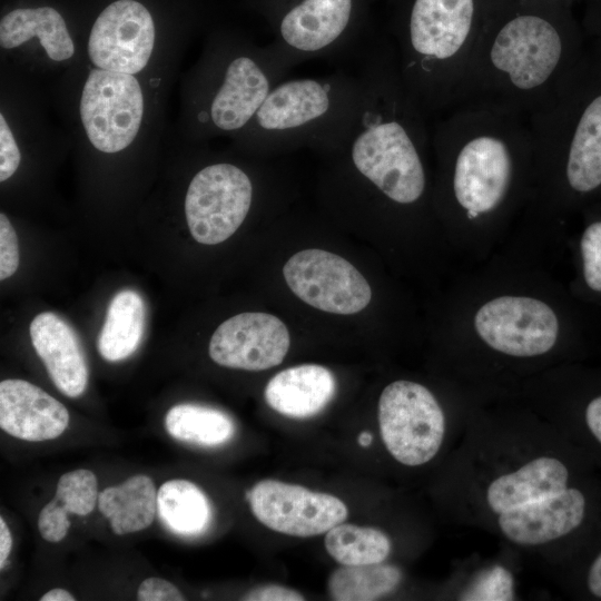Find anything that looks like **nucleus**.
I'll use <instances>...</instances> for the list:
<instances>
[{
	"label": "nucleus",
	"instance_id": "1",
	"mask_svg": "<svg viewBox=\"0 0 601 601\" xmlns=\"http://www.w3.org/2000/svg\"><path fill=\"white\" fill-rule=\"evenodd\" d=\"M584 40L572 7L492 0L465 72L460 104L485 100L529 117L577 67L587 50Z\"/></svg>",
	"mask_w": 601,
	"mask_h": 601
},
{
	"label": "nucleus",
	"instance_id": "2",
	"mask_svg": "<svg viewBox=\"0 0 601 601\" xmlns=\"http://www.w3.org/2000/svg\"><path fill=\"white\" fill-rule=\"evenodd\" d=\"M431 140L449 173L453 203L470 220L496 211L516 186L520 170L534 160L528 117L485 100L452 108Z\"/></svg>",
	"mask_w": 601,
	"mask_h": 601
},
{
	"label": "nucleus",
	"instance_id": "3",
	"mask_svg": "<svg viewBox=\"0 0 601 601\" xmlns=\"http://www.w3.org/2000/svg\"><path fill=\"white\" fill-rule=\"evenodd\" d=\"M491 1H403L391 41L403 82L426 115L460 105Z\"/></svg>",
	"mask_w": 601,
	"mask_h": 601
},
{
	"label": "nucleus",
	"instance_id": "4",
	"mask_svg": "<svg viewBox=\"0 0 601 601\" xmlns=\"http://www.w3.org/2000/svg\"><path fill=\"white\" fill-rule=\"evenodd\" d=\"M534 160L568 197L601 191V49L588 46L553 97L528 117Z\"/></svg>",
	"mask_w": 601,
	"mask_h": 601
},
{
	"label": "nucleus",
	"instance_id": "5",
	"mask_svg": "<svg viewBox=\"0 0 601 601\" xmlns=\"http://www.w3.org/2000/svg\"><path fill=\"white\" fill-rule=\"evenodd\" d=\"M359 99L356 72L285 78L242 130L243 140L272 154L302 146L333 152L347 135Z\"/></svg>",
	"mask_w": 601,
	"mask_h": 601
},
{
	"label": "nucleus",
	"instance_id": "6",
	"mask_svg": "<svg viewBox=\"0 0 601 601\" xmlns=\"http://www.w3.org/2000/svg\"><path fill=\"white\" fill-rule=\"evenodd\" d=\"M296 66L272 43L265 48H235L217 69L207 107L196 115L200 126L217 131H242L270 90Z\"/></svg>",
	"mask_w": 601,
	"mask_h": 601
},
{
	"label": "nucleus",
	"instance_id": "7",
	"mask_svg": "<svg viewBox=\"0 0 601 601\" xmlns=\"http://www.w3.org/2000/svg\"><path fill=\"white\" fill-rule=\"evenodd\" d=\"M378 424L390 454L407 466L430 462L445 434L441 405L428 388L412 381L388 384L378 400Z\"/></svg>",
	"mask_w": 601,
	"mask_h": 601
},
{
	"label": "nucleus",
	"instance_id": "8",
	"mask_svg": "<svg viewBox=\"0 0 601 601\" xmlns=\"http://www.w3.org/2000/svg\"><path fill=\"white\" fill-rule=\"evenodd\" d=\"M355 0H297L279 12L273 42L295 66L312 59L355 58Z\"/></svg>",
	"mask_w": 601,
	"mask_h": 601
},
{
	"label": "nucleus",
	"instance_id": "9",
	"mask_svg": "<svg viewBox=\"0 0 601 601\" xmlns=\"http://www.w3.org/2000/svg\"><path fill=\"white\" fill-rule=\"evenodd\" d=\"M253 199L254 184L243 168L231 162L205 166L190 180L185 197L191 236L204 245L226 240L244 223Z\"/></svg>",
	"mask_w": 601,
	"mask_h": 601
},
{
	"label": "nucleus",
	"instance_id": "10",
	"mask_svg": "<svg viewBox=\"0 0 601 601\" xmlns=\"http://www.w3.org/2000/svg\"><path fill=\"white\" fill-rule=\"evenodd\" d=\"M80 115L95 148L108 154L125 149L136 138L144 115L138 80L129 73L91 70L83 86Z\"/></svg>",
	"mask_w": 601,
	"mask_h": 601
},
{
	"label": "nucleus",
	"instance_id": "11",
	"mask_svg": "<svg viewBox=\"0 0 601 601\" xmlns=\"http://www.w3.org/2000/svg\"><path fill=\"white\" fill-rule=\"evenodd\" d=\"M290 290L303 302L324 312L352 315L371 302L364 276L343 257L317 248L290 256L283 267Z\"/></svg>",
	"mask_w": 601,
	"mask_h": 601
},
{
	"label": "nucleus",
	"instance_id": "12",
	"mask_svg": "<svg viewBox=\"0 0 601 601\" xmlns=\"http://www.w3.org/2000/svg\"><path fill=\"white\" fill-rule=\"evenodd\" d=\"M474 327L494 351L532 357L545 354L556 343L559 321L544 302L525 296H501L482 305Z\"/></svg>",
	"mask_w": 601,
	"mask_h": 601
},
{
	"label": "nucleus",
	"instance_id": "13",
	"mask_svg": "<svg viewBox=\"0 0 601 601\" xmlns=\"http://www.w3.org/2000/svg\"><path fill=\"white\" fill-rule=\"evenodd\" d=\"M254 516L266 528L293 536L326 533L345 521L338 497L277 480H263L246 495Z\"/></svg>",
	"mask_w": 601,
	"mask_h": 601
},
{
	"label": "nucleus",
	"instance_id": "14",
	"mask_svg": "<svg viewBox=\"0 0 601 601\" xmlns=\"http://www.w3.org/2000/svg\"><path fill=\"white\" fill-rule=\"evenodd\" d=\"M154 43L155 24L150 12L135 0H118L96 19L88 55L100 69L135 75L148 63Z\"/></svg>",
	"mask_w": 601,
	"mask_h": 601
},
{
	"label": "nucleus",
	"instance_id": "15",
	"mask_svg": "<svg viewBox=\"0 0 601 601\" xmlns=\"http://www.w3.org/2000/svg\"><path fill=\"white\" fill-rule=\"evenodd\" d=\"M289 333L276 316L248 312L223 322L209 342V356L218 365L245 371L277 366L289 348Z\"/></svg>",
	"mask_w": 601,
	"mask_h": 601
},
{
	"label": "nucleus",
	"instance_id": "16",
	"mask_svg": "<svg viewBox=\"0 0 601 601\" xmlns=\"http://www.w3.org/2000/svg\"><path fill=\"white\" fill-rule=\"evenodd\" d=\"M588 514V497L579 487L563 491L499 514L501 533L520 545H538L575 531Z\"/></svg>",
	"mask_w": 601,
	"mask_h": 601
},
{
	"label": "nucleus",
	"instance_id": "17",
	"mask_svg": "<svg viewBox=\"0 0 601 601\" xmlns=\"http://www.w3.org/2000/svg\"><path fill=\"white\" fill-rule=\"evenodd\" d=\"M69 424L66 406L23 380L0 383V427L9 435L42 442L60 436Z\"/></svg>",
	"mask_w": 601,
	"mask_h": 601
},
{
	"label": "nucleus",
	"instance_id": "18",
	"mask_svg": "<svg viewBox=\"0 0 601 601\" xmlns=\"http://www.w3.org/2000/svg\"><path fill=\"white\" fill-rule=\"evenodd\" d=\"M38 356L56 387L75 398L87 388L89 371L86 356L73 328L52 312L37 315L29 327Z\"/></svg>",
	"mask_w": 601,
	"mask_h": 601
},
{
	"label": "nucleus",
	"instance_id": "19",
	"mask_svg": "<svg viewBox=\"0 0 601 601\" xmlns=\"http://www.w3.org/2000/svg\"><path fill=\"white\" fill-rule=\"evenodd\" d=\"M570 470L553 456H538L493 479L485 492L491 511L500 514L554 495L569 486Z\"/></svg>",
	"mask_w": 601,
	"mask_h": 601
},
{
	"label": "nucleus",
	"instance_id": "20",
	"mask_svg": "<svg viewBox=\"0 0 601 601\" xmlns=\"http://www.w3.org/2000/svg\"><path fill=\"white\" fill-rule=\"evenodd\" d=\"M336 381L329 370L304 364L277 373L265 387V400L276 412L294 418L319 413L334 397Z\"/></svg>",
	"mask_w": 601,
	"mask_h": 601
},
{
	"label": "nucleus",
	"instance_id": "21",
	"mask_svg": "<svg viewBox=\"0 0 601 601\" xmlns=\"http://www.w3.org/2000/svg\"><path fill=\"white\" fill-rule=\"evenodd\" d=\"M38 37L55 61L72 57L75 46L62 16L51 7L16 9L0 22V45L12 49Z\"/></svg>",
	"mask_w": 601,
	"mask_h": 601
},
{
	"label": "nucleus",
	"instance_id": "22",
	"mask_svg": "<svg viewBox=\"0 0 601 601\" xmlns=\"http://www.w3.org/2000/svg\"><path fill=\"white\" fill-rule=\"evenodd\" d=\"M98 509L109 520L117 535L147 529L157 512V492L154 481L137 474L124 483L99 492Z\"/></svg>",
	"mask_w": 601,
	"mask_h": 601
},
{
	"label": "nucleus",
	"instance_id": "23",
	"mask_svg": "<svg viewBox=\"0 0 601 601\" xmlns=\"http://www.w3.org/2000/svg\"><path fill=\"white\" fill-rule=\"evenodd\" d=\"M146 306L135 290L118 292L107 309L98 337V351L109 362L122 361L132 355L144 337Z\"/></svg>",
	"mask_w": 601,
	"mask_h": 601
},
{
	"label": "nucleus",
	"instance_id": "24",
	"mask_svg": "<svg viewBox=\"0 0 601 601\" xmlns=\"http://www.w3.org/2000/svg\"><path fill=\"white\" fill-rule=\"evenodd\" d=\"M157 512L171 532L184 536L205 532L211 521V506L205 493L193 482L181 479L160 485Z\"/></svg>",
	"mask_w": 601,
	"mask_h": 601
},
{
	"label": "nucleus",
	"instance_id": "25",
	"mask_svg": "<svg viewBox=\"0 0 601 601\" xmlns=\"http://www.w3.org/2000/svg\"><path fill=\"white\" fill-rule=\"evenodd\" d=\"M165 427L178 441L201 446H218L231 439V418L216 408L197 404H177L165 416Z\"/></svg>",
	"mask_w": 601,
	"mask_h": 601
},
{
	"label": "nucleus",
	"instance_id": "26",
	"mask_svg": "<svg viewBox=\"0 0 601 601\" xmlns=\"http://www.w3.org/2000/svg\"><path fill=\"white\" fill-rule=\"evenodd\" d=\"M402 580L400 569L383 562L343 565L329 575L328 593L336 601L376 600L394 591Z\"/></svg>",
	"mask_w": 601,
	"mask_h": 601
},
{
	"label": "nucleus",
	"instance_id": "27",
	"mask_svg": "<svg viewBox=\"0 0 601 601\" xmlns=\"http://www.w3.org/2000/svg\"><path fill=\"white\" fill-rule=\"evenodd\" d=\"M324 542L327 553L342 565L383 562L392 548L383 531L343 522L326 532Z\"/></svg>",
	"mask_w": 601,
	"mask_h": 601
},
{
	"label": "nucleus",
	"instance_id": "28",
	"mask_svg": "<svg viewBox=\"0 0 601 601\" xmlns=\"http://www.w3.org/2000/svg\"><path fill=\"white\" fill-rule=\"evenodd\" d=\"M98 495V481L95 473L79 469L60 476L55 499L69 514L85 516L96 508Z\"/></svg>",
	"mask_w": 601,
	"mask_h": 601
},
{
	"label": "nucleus",
	"instance_id": "29",
	"mask_svg": "<svg viewBox=\"0 0 601 601\" xmlns=\"http://www.w3.org/2000/svg\"><path fill=\"white\" fill-rule=\"evenodd\" d=\"M514 597V580L511 573L494 566L483 573L474 584L462 593V600H512Z\"/></svg>",
	"mask_w": 601,
	"mask_h": 601
},
{
	"label": "nucleus",
	"instance_id": "30",
	"mask_svg": "<svg viewBox=\"0 0 601 601\" xmlns=\"http://www.w3.org/2000/svg\"><path fill=\"white\" fill-rule=\"evenodd\" d=\"M583 278L587 286L601 293V220L589 224L580 239Z\"/></svg>",
	"mask_w": 601,
	"mask_h": 601
},
{
	"label": "nucleus",
	"instance_id": "31",
	"mask_svg": "<svg viewBox=\"0 0 601 601\" xmlns=\"http://www.w3.org/2000/svg\"><path fill=\"white\" fill-rule=\"evenodd\" d=\"M68 514L57 499L53 497L47 503L38 516V530L41 538L51 543L63 540L70 528Z\"/></svg>",
	"mask_w": 601,
	"mask_h": 601
},
{
	"label": "nucleus",
	"instance_id": "32",
	"mask_svg": "<svg viewBox=\"0 0 601 601\" xmlns=\"http://www.w3.org/2000/svg\"><path fill=\"white\" fill-rule=\"evenodd\" d=\"M19 245L16 230L8 217L0 214V279L13 275L19 266Z\"/></svg>",
	"mask_w": 601,
	"mask_h": 601
},
{
	"label": "nucleus",
	"instance_id": "33",
	"mask_svg": "<svg viewBox=\"0 0 601 601\" xmlns=\"http://www.w3.org/2000/svg\"><path fill=\"white\" fill-rule=\"evenodd\" d=\"M21 160L19 148L3 117L0 115V180L10 178L18 169Z\"/></svg>",
	"mask_w": 601,
	"mask_h": 601
},
{
	"label": "nucleus",
	"instance_id": "34",
	"mask_svg": "<svg viewBox=\"0 0 601 601\" xmlns=\"http://www.w3.org/2000/svg\"><path fill=\"white\" fill-rule=\"evenodd\" d=\"M139 601H181L185 600L179 590L161 578L145 579L138 587Z\"/></svg>",
	"mask_w": 601,
	"mask_h": 601
},
{
	"label": "nucleus",
	"instance_id": "35",
	"mask_svg": "<svg viewBox=\"0 0 601 601\" xmlns=\"http://www.w3.org/2000/svg\"><path fill=\"white\" fill-rule=\"evenodd\" d=\"M242 600L246 601H303L304 597L287 587L278 584H266L257 587L247 592Z\"/></svg>",
	"mask_w": 601,
	"mask_h": 601
},
{
	"label": "nucleus",
	"instance_id": "36",
	"mask_svg": "<svg viewBox=\"0 0 601 601\" xmlns=\"http://www.w3.org/2000/svg\"><path fill=\"white\" fill-rule=\"evenodd\" d=\"M584 36L588 37L590 46L601 49V0H584Z\"/></svg>",
	"mask_w": 601,
	"mask_h": 601
},
{
	"label": "nucleus",
	"instance_id": "37",
	"mask_svg": "<svg viewBox=\"0 0 601 601\" xmlns=\"http://www.w3.org/2000/svg\"><path fill=\"white\" fill-rule=\"evenodd\" d=\"M583 421L589 434L601 446V394L588 402L583 411Z\"/></svg>",
	"mask_w": 601,
	"mask_h": 601
},
{
	"label": "nucleus",
	"instance_id": "38",
	"mask_svg": "<svg viewBox=\"0 0 601 601\" xmlns=\"http://www.w3.org/2000/svg\"><path fill=\"white\" fill-rule=\"evenodd\" d=\"M585 587L591 595L601 599V551L591 561L587 570Z\"/></svg>",
	"mask_w": 601,
	"mask_h": 601
},
{
	"label": "nucleus",
	"instance_id": "39",
	"mask_svg": "<svg viewBox=\"0 0 601 601\" xmlns=\"http://www.w3.org/2000/svg\"><path fill=\"white\" fill-rule=\"evenodd\" d=\"M12 548V536L10 530L4 522L3 518H0V569L2 570L7 558L9 556Z\"/></svg>",
	"mask_w": 601,
	"mask_h": 601
},
{
	"label": "nucleus",
	"instance_id": "40",
	"mask_svg": "<svg viewBox=\"0 0 601 601\" xmlns=\"http://www.w3.org/2000/svg\"><path fill=\"white\" fill-rule=\"evenodd\" d=\"M41 601H73L75 597L67 590L61 588H55L47 593H45L41 598Z\"/></svg>",
	"mask_w": 601,
	"mask_h": 601
},
{
	"label": "nucleus",
	"instance_id": "41",
	"mask_svg": "<svg viewBox=\"0 0 601 601\" xmlns=\"http://www.w3.org/2000/svg\"><path fill=\"white\" fill-rule=\"evenodd\" d=\"M358 443L359 445L362 446H368L372 441H373V436L371 433L368 432H362L359 435H358Z\"/></svg>",
	"mask_w": 601,
	"mask_h": 601
},
{
	"label": "nucleus",
	"instance_id": "42",
	"mask_svg": "<svg viewBox=\"0 0 601 601\" xmlns=\"http://www.w3.org/2000/svg\"><path fill=\"white\" fill-rule=\"evenodd\" d=\"M539 1H544V2H550V3L561 4V6H568V7H572V4L575 2V0H539Z\"/></svg>",
	"mask_w": 601,
	"mask_h": 601
}]
</instances>
